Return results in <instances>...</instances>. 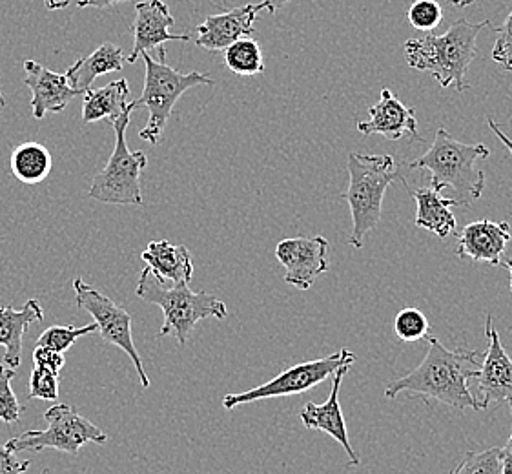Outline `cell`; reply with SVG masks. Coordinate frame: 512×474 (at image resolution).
<instances>
[{
    "mask_svg": "<svg viewBox=\"0 0 512 474\" xmlns=\"http://www.w3.org/2000/svg\"><path fill=\"white\" fill-rule=\"evenodd\" d=\"M429 338V351L416 369L400 380L389 383L385 396L394 400L401 392H412L414 398H432L454 409L482 411L480 402L469 391V380L478 376L480 352L449 351L438 338Z\"/></svg>",
    "mask_w": 512,
    "mask_h": 474,
    "instance_id": "obj_1",
    "label": "cell"
},
{
    "mask_svg": "<svg viewBox=\"0 0 512 474\" xmlns=\"http://www.w3.org/2000/svg\"><path fill=\"white\" fill-rule=\"evenodd\" d=\"M485 28H491V21L460 19L441 35L425 33L410 39L403 46L407 64L414 70L431 73L441 88L454 86L456 92L465 93L469 90L467 70L478 53V35Z\"/></svg>",
    "mask_w": 512,
    "mask_h": 474,
    "instance_id": "obj_2",
    "label": "cell"
},
{
    "mask_svg": "<svg viewBox=\"0 0 512 474\" xmlns=\"http://www.w3.org/2000/svg\"><path fill=\"white\" fill-rule=\"evenodd\" d=\"M491 150L485 145H465L440 128L427 154L409 163V170H429L431 188L443 192L452 188L458 207H469L482 197L485 172L476 163L487 159Z\"/></svg>",
    "mask_w": 512,
    "mask_h": 474,
    "instance_id": "obj_3",
    "label": "cell"
},
{
    "mask_svg": "<svg viewBox=\"0 0 512 474\" xmlns=\"http://www.w3.org/2000/svg\"><path fill=\"white\" fill-rule=\"evenodd\" d=\"M349 176V190L339 197L349 203L352 212L350 247L363 248L367 234L378 227L383 199L390 183H405V179L392 155L358 152L349 154Z\"/></svg>",
    "mask_w": 512,
    "mask_h": 474,
    "instance_id": "obj_4",
    "label": "cell"
},
{
    "mask_svg": "<svg viewBox=\"0 0 512 474\" xmlns=\"http://www.w3.org/2000/svg\"><path fill=\"white\" fill-rule=\"evenodd\" d=\"M135 294L146 303L161 307L164 323L159 330V338L174 336L179 345L188 343V338L199 321L206 318L225 320L228 316V309L221 299L208 292H192L188 283H177L168 287L157 281L148 268L141 272Z\"/></svg>",
    "mask_w": 512,
    "mask_h": 474,
    "instance_id": "obj_5",
    "label": "cell"
},
{
    "mask_svg": "<svg viewBox=\"0 0 512 474\" xmlns=\"http://www.w3.org/2000/svg\"><path fill=\"white\" fill-rule=\"evenodd\" d=\"M144 64H146V77H144L143 95L130 103L132 110L137 108H146L148 110V123L143 130L139 132L141 139L148 141L150 145H157L164 128L168 124L170 115L174 112V106L185 92L194 86H212L214 79L208 73L177 72L172 66H168L166 59V50L161 46L159 57L161 62L152 59L148 53H143Z\"/></svg>",
    "mask_w": 512,
    "mask_h": 474,
    "instance_id": "obj_6",
    "label": "cell"
},
{
    "mask_svg": "<svg viewBox=\"0 0 512 474\" xmlns=\"http://www.w3.org/2000/svg\"><path fill=\"white\" fill-rule=\"evenodd\" d=\"M132 112H126L112 124L115 132V146L108 165L103 172L93 177L88 196L106 205H143L141 190V172L148 165L144 152H130L126 143V130L130 124Z\"/></svg>",
    "mask_w": 512,
    "mask_h": 474,
    "instance_id": "obj_7",
    "label": "cell"
},
{
    "mask_svg": "<svg viewBox=\"0 0 512 474\" xmlns=\"http://www.w3.org/2000/svg\"><path fill=\"white\" fill-rule=\"evenodd\" d=\"M44 418L48 422V427L44 431H28L8 440L6 447L11 453H37L44 449H55L75 456L82 445L90 442L101 445L108 442V436L97 425L86 420L68 403H55L44 413Z\"/></svg>",
    "mask_w": 512,
    "mask_h": 474,
    "instance_id": "obj_8",
    "label": "cell"
},
{
    "mask_svg": "<svg viewBox=\"0 0 512 474\" xmlns=\"http://www.w3.org/2000/svg\"><path fill=\"white\" fill-rule=\"evenodd\" d=\"M354 363H356V354L350 352L349 349H341L327 358L297 363L287 371L277 374L274 380L254 387L250 391L226 394L223 398V407L230 411L243 403L261 402L268 398L294 396V394L310 391L319 383L325 382L330 376H334L341 367H350Z\"/></svg>",
    "mask_w": 512,
    "mask_h": 474,
    "instance_id": "obj_9",
    "label": "cell"
},
{
    "mask_svg": "<svg viewBox=\"0 0 512 474\" xmlns=\"http://www.w3.org/2000/svg\"><path fill=\"white\" fill-rule=\"evenodd\" d=\"M73 290H75L77 307L92 314L93 323L97 325V330L101 332L104 340L126 352V356L134 361L135 371L139 374L141 385L144 389L150 387V378L144 372L143 360L135 349L134 336H132V316L123 307H119L113 299L104 296L103 292L93 289L81 278L73 281Z\"/></svg>",
    "mask_w": 512,
    "mask_h": 474,
    "instance_id": "obj_10",
    "label": "cell"
},
{
    "mask_svg": "<svg viewBox=\"0 0 512 474\" xmlns=\"http://www.w3.org/2000/svg\"><path fill=\"white\" fill-rule=\"evenodd\" d=\"M328 241L323 236L283 239L276 258L285 270V281L299 290H308L328 270Z\"/></svg>",
    "mask_w": 512,
    "mask_h": 474,
    "instance_id": "obj_11",
    "label": "cell"
},
{
    "mask_svg": "<svg viewBox=\"0 0 512 474\" xmlns=\"http://www.w3.org/2000/svg\"><path fill=\"white\" fill-rule=\"evenodd\" d=\"M485 336L489 341V349L483 354L482 369L476 376L478 391L482 394V411L492 402L512 403V360L503 349L498 330L492 327L491 314L485 321Z\"/></svg>",
    "mask_w": 512,
    "mask_h": 474,
    "instance_id": "obj_12",
    "label": "cell"
},
{
    "mask_svg": "<svg viewBox=\"0 0 512 474\" xmlns=\"http://www.w3.org/2000/svg\"><path fill=\"white\" fill-rule=\"evenodd\" d=\"M261 10H265L263 2L210 15L197 26L195 44L205 48L206 52H225L228 46L239 39L254 35V22Z\"/></svg>",
    "mask_w": 512,
    "mask_h": 474,
    "instance_id": "obj_13",
    "label": "cell"
},
{
    "mask_svg": "<svg viewBox=\"0 0 512 474\" xmlns=\"http://www.w3.org/2000/svg\"><path fill=\"white\" fill-rule=\"evenodd\" d=\"M175 19L164 4V0H141L135 4L134 48L128 55V62H135L143 53L163 46L164 42L190 41L188 35H174L170 28Z\"/></svg>",
    "mask_w": 512,
    "mask_h": 474,
    "instance_id": "obj_14",
    "label": "cell"
},
{
    "mask_svg": "<svg viewBox=\"0 0 512 474\" xmlns=\"http://www.w3.org/2000/svg\"><path fill=\"white\" fill-rule=\"evenodd\" d=\"M350 367H341L336 374L332 376V389L328 394L327 402L325 403H305V407L301 409V422L312 431H321V433L332 436L336 442H338L345 453L349 454L350 464L359 465L358 453L352 449L349 440V431H347V423H345V416L341 411V405H339V391H341V383L345 374L349 371Z\"/></svg>",
    "mask_w": 512,
    "mask_h": 474,
    "instance_id": "obj_15",
    "label": "cell"
},
{
    "mask_svg": "<svg viewBox=\"0 0 512 474\" xmlns=\"http://www.w3.org/2000/svg\"><path fill=\"white\" fill-rule=\"evenodd\" d=\"M24 84L31 90V110L35 119H44L48 112L61 114L62 110L72 103L81 93L73 90L66 75L50 72L42 64L35 61L24 62Z\"/></svg>",
    "mask_w": 512,
    "mask_h": 474,
    "instance_id": "obj_16",
    "label": "cell"
},
{
    "mask_svg": "<svg viewBox=\"0 0 512 474\" xmlns=\"http://www.w3.org/2000/svg\"><path fill=\"white\" fill-rule=\"evenodd\" d=\"M511 241V230L505 221L494 223L491 219H480L463 227L458 237L456 254L476 263H489L492 267H498Z\"/></svg>",
    "mask_w": 512,
    "mask_h": 474,
    "instance_id": "obj_17",
    "label": "cell"
},
{
    "mask_svg": "<svg viewBox=\"0 0 512 474\" xmlns=\"http://www.w3.org/2000/svg\"><path fill=\"white\" fill-rule=\"evenodd\" d=\"M369 114V121L358 123V132L365 137L378 134L389 141H400L403 135H418L416 108L405 106L389 88L381 90L379 101L370 106Z\"/></svg>",
    "mask_w": 512,
    "mask_h": 474,
    "instance_id": "obj_18",
    "label": "cell"
},
{
    "mask_svg": "<svg viewBox=\"0 0 512 474\" xmlns=\"http://www.w3.org/2000/svg\"><path fill=\"white\" fill-rule=\"evenodd\" d=\"M146 268L164 285L190 283L194 278V263L185 245H172L170 241H152L141 254Z\"/></svg>",
    "mask_w": 512,
    "mask_h": 474,
    "instance_id": "obj_19",
    "label": "cell"
},
{
    "mask_svg": "<svg viewBox=\"0 0 512 474\" xmlns=\"http://www.w3.org/2000/svg\"><path fill=\"white\" fill-rule=\"evenodd\" d=\"M37 321H44V310L37 299H28L21 310L13 307L0 309V345L6 349L4 363L10 369H17L21 365L22 338Z\"/></svg>",
    "mask_w": 512,
    "mask_h": 474,
    "instance_id": "obj_20",
    "label": "cell"
},
{
    "mask_svg": "<svg viewBox=\"0 0 512 474\" xmlns=\"http://www.w3.org/2000/svg\"><path fill=\"white\" fill-rule=\"evenodd\" d=\"M124 68V52L112 42H104L92 55L73 62L64 73L73 90L84 95L92 90V83L104 73L121 72Z\"/></svg>",
    "mask_w": 512,
    "mask_h": 474,
    "instance_id": "obj_21",
    "label": "cell"
},
{
    "mask_svg": "<svg viewBox=\"0 0 512 474\" xmlns=\"http://www.w3.org/2000/svg\"><path fill=\"white\" fill-rule=\"evenodd\" d=\"M412 196L418 205L416 227L429 230L440 239H447L456 230V217L451 212L452 208L458 207L456 199L445 197L434 188H420L412 192Z\"/></svg>",
    "mask_w": 512,
    "mask_h": 474,
    "instance_id": "obj_22",
    "label": "cell"
},
{
    "mask_svg": "<svg viewBox=\"0 0 512 474\" xmlns=\"http://www.w3.org/2000/svg\"><path fill=\"white\" fill-rule=\"evenodd\" d=\"M128 95L130 86L126 79L106 84L101 90H88L84 93L82 123L92 124L108 119L113 124L126 112H134L128 103Z\"/></svg>",
    "mask_w": 512,
    "mask_h": 474,
    "instance_id": "obj_23",
    "label": "cell"
},
{
    "mask_svg": "<svg viewBox=\"0 0 512 474\" xmlns=\"http://www.w3.org/2000/svg\"><path fill=\"white\" fill-rule=\"evenodd\" d=\"M53 157L41 143H24L11 152V174L24 185H37L50 176Z\"/></svg>",
    "mask_w": 512,
    "mask_h": 474,
    "instance_id": "obj_24",
    "label": "cell"
},
{
    "mask_svg": "<svg viewBox=\"0 0 512 474\" xmlns=\"http://www.w3.org/2000/svg\"><path fill=\"white\" fill-rule=\"evenodd\" d=\"M225 64L230 72L241 77H252L265 72V59L257 41L245 37L225 50Z\"/></svg>",
    "mask_w": 512,
    "mask_h": 474,
    "instance_id": "obj_25",
    "label": "cell"
},
{
    "mask_svg": "<svg viewBox=\"0 0 512 474\" xmlns=\"http://www.w3.org/2000/svg\"><path fill=\"white\" fill-rule=\"evenodd\" d=\"M394 334L405 343L423 340L429 336V320L414 307L400 310L394 318Z\"/></svg>",
    "mask_w": 512,
    "mask_h": 474,
    "instance_id": "obj_26",
    "label": "cell"
},
{
    "mask_svg": "<svg viewBox=\"0 0 512 474\" xmlns=\"http://www.w3.org/2000/svg\"><path fill=\"white\" fill-rule=\"evenodd\" d=\"M451 474H502V449L471 451Z\"/></svg>",
    "mask_w": 512,
    "mask_h": 474,
    "instance_id": "obj_27",
    "label": "cell"
},
{
    "mask_svg": "<svg viewBox=\"0 0 512 474\" xmlns=\"http://www.w3.org/2000/svg\"><path fill=\"white\" fill-rule=\"evenodd\" d=\"M95 330H97L95 323H90V325H86L82 329H75V327H70V325L68 327L57 325V327H50V329L44 330L41 336H39V340H37V345L64 354L68 349H72L75 341L82 338V336L92 334Z\"/></svg>",
    "mask_w": 512,
    "mask_h": 474,
    "instance_id": "obj_28",
    "label": "cell"
},
{
    "mask_svg": "<svg viewBox=\"0 0 512 474\" xmlns=\"http://www.w3.org/2000/svg\"><path fill=\"white\" fill-rule=\"evenodd\" d=\"M15 376H17L15 369L0 365V420L8 425L19 422V418L24 413V407L11 389V382Z\"/></svg>",
    "mask_w": 512,
    "mask_h": 474,
    "instance_id": "obj_29",
    "label": "cell"
},
{
    "mask_svg": "<svg viewBox=\"0 0 512 474\" xmlns=\"http://www.w3.org/2000/svg\"><path fill=\"white\" fill-rule=\"evenodd\" d=\"M407 19L412 28L431 33L443 21L441 4L438 0H416L407 11Z\"/></svg>",
    "mask_w": 512,
    "mask_h": 474,
    "instance_id": "obj_30",
    "label": "cell"
},
{
    "mask_svg": "<svg viewBox=\"0 0 512 474\" xmlns=\"http://www.w3.org/2000/svg\"><path fill=\"white\" fill-rule=\"evenodd\" d=\"M28 398L57 402L59 400V376L35 367L30 376V396Z\"/></svg>",
    "mask_w": 512,
    "mask_h": 474,
    "instance_id": "obj_31",
    "label": "cell"
},
{
    "mask_svg": "<svg viewBox=\"0 0 512 474\" xmlns=\"http://www.w3.org/2000/svg\"><path fill=\"white\" fill-rule=\"evenodd\" d=\"M496 31L498 39L492 48V59L502 64L507 72H512V11Z\"/></svg>",
    "mask_w": 512,
    "mask_h": 474,
    "instance_id": "obj_32",
    "label": "cell"
},
{
    "mask_svg": "<svg viewBox=\"0 0 512 474\" xmlns=\"http://www.w3.org/2000/svg\"><path fill=\"white\" fill-rule=\"evenodd\" d=\"M33 363L37 369H44V371H50L59 376L64 365H66V358L61 352L52 351V349H46V347H35L33 351Z\"/></svg>",
    "mask_w": 512,
    "mask_h": 474,
    "instance_id": "obj_33",
    "label": "cell"
},
{
    "mask_svg": "<svg viewBox=\"0 0 512 474\" xmlns=\"http://www.w3.org/2000/svg\"><path fill=\"white\" fill-rule=\"evenodd\" d=\"M31 467L30 460H21L11 453L6 445L0 444V474H24Z\"/></svg>",
    "mask_w": 512,
    "mask_h": 474,
    "instance_id": "obj_34",
    "label": "cell"
},
{
    "mask_svg": "<svg viewBox=\"0 0 512 474\" xmlns=\"http://www.w3.org/2000/svg\"><path fill=\"white\" fill-rule=\"evenodd\" d=\"M121 2H126V0H77V6L79 8H99V10H104V8L117 6Z\"/></svg>",
    "mask_w": 512,
    "mask_h": 474,
    "instance_id": "obj_35",
    "label": "cell"
},
{
    "mask_svg": "<svg viewBox=\"0 0 512 474\" xmlns=\"http://www.w3.org/2000/svg\"><path fill=\"white\" fill-rule=\"evenodd\" d=\"M502 474H512V436L502 449Z\"/></svg>",
    "mask_w": 512,
    "mask_h": 474,
    "instance_id": "obj_36",
    "label": "cell"
},
{
    "mask_svg": "<svg viewBox=\"0 0 512 474\" xmlns=\"http://www.w3.org/2000/svg\"><path fill=\"white\" fill-rule=\"evenodd\" d=\"M489 128H491L492 132H494V135L502 141L503 145L507 146V150H509V154H511L512 157V139L511 137H507V135L503 134L502 128L498 126V124L494 123V119H491L489 117Z\"/></svg>",
    "mask_w": 512,
    "mask_h": 474,
    "instance_id": "obj_37",
    "label": "cell"
},
{
    "mask_svg": "<svg viewBox=\"0 0 512 474\" xmlns=\"http://www.w3.org/2000/svg\"><path fill=\"white\" fill-rule=\"evenodd\" d=\"M288 2H292V0H263V6L268 13H276L277 10L285 8Z\"/></svg>",
    "mask_w": 512,
    "mask_h": 474,
    "instance_id": "obj_38",
    "label": "cell"
},
{
    "mask_svg": "<svg viewBox=\"0 0 512 474\" xmlns=\"http://www.w3.org/2000/svg\"><path fill=\"white\" fill-rule=\"evenodd\" d=\"M70 2H72V0H44L46 8L52 11L64 10V8H68V6H70Z\"/></svg>",
    "mask_w": 512,
    "mask_h": 474,
    "instance_id": "obj_39",
    "label": "cell"
},
{
    "mask_svg": "<svg viewBox=\"0 0 512 474\" xmlns=\"http://www.w3.org/2000/svg\"><path fill=\"white\" fill-rule=\"evenodd\" d=\"M476 2L478 0H449V4H452L454 8H467V6H472Z\"/></svg>",
    "mask_w": 512,
    "mask_h": 474,
    "instance_id": "obj_40",
    "label": "cell"
},
{
    "mask_svg": "<svg viewBox=\"0 0 512 474\" xmlns=\"http://www.w3.org/2000/svg\"><path fill=\"white\" fill-rule=\"evenodd\" d=\"M503 267L509 268V272H511V292H512V259H507L505 263H503Z\"/></svg>",
    "mask_w": 512,
    "mask_h": 474,
    "instance_id": "obj_41",
    "label": "cell"
},
{
    "mask_svg": "<svg viewBox=\"0 0 512 474\" xmlns=\"http://www.w3.org/2000/svg\"><path fill=\"white\" fill-rule=\"evenodd\" d=\"M0 106H2V108L6 106V99H4V95H2V92H0Z\"/></svg>",
    "mask_w": 512,
    "mask_h": 474,
    "instance_id": "obj_42",
    "label": "cell"
},
{
    "mask_svg": "<svg viewBox=\"0 0 512 474\" xmlns=\"http://www.w3.org/2000/svg\"><path fill=\"white\" fill-rule=\"evenodd\" d=\"M511 414H512V403H511ZM511 436H512V431H511Z\"/></svg>",
    "mask_w": 512,
    "mask_h": 474,
    "instance_id": "obj_43",
    "label": "cell"
}]
</instances>
